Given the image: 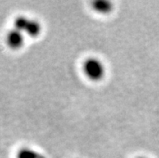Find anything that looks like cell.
<instances>
[{
    "instance_id": "obj_2",
    "label": "cell",
    "mask_w": 159,
    "mask_h": 158,
    "mask_svg": "<svg viewBox=\"0 0 159 158\" xmlns=\"http://www.w3.org/2000/svg\"><path fill=\"white\" fill-rule=\"evenodd\" d=\"M24 36L22 32L13 29L11 32H8L7 36V42L9 47L13 49H18L21 48L24 44Z\"/></svg>"
},
{
    "instance_id": "obj_7",
    "label": "cell",
    "mask_w": 159,
    "mask_h": 158,
    "mask_svg": "<svg viewBox=\"0 0 159 158\" xmlns=\"http://www.w3.org/2000/svg\"><path fill=\"white\" fill-rule=\"evenodd\" d=\"M139 158H145V157H139Z\"/></svg>"
},
{
    "instance_id": "obj_6",
    "label": "cell",
    "mask_w": 159,
    "mask_h": 158,
    "mask_svg": "<svg viewBox=\"0 0 159 158\" xmlns=\"http://www.w3.org/2000/svg\"><path fill=\"white\" fill-rule=\"evenodd\" d=\"M29 20L28 18L24 17V16H19L15 20L14 26L15 29L20 31V32H25L28 24L29 23Z\"/></svg>"
},
{
    "instance_id": "obj_3",
    "label": "cell",
    "mask_w": 159,
    "mask_h": 158,
    "mask_svg": "<svg viewBox=\"0 0 159 158\" xmlns=\"http://www.w3.org/2000/svg\"><path fill=\"white\" fill-rule=\"evenodd\" d=\"M92 7L97 12L102 14H107L112 10V4L110 1L107 0H97L92 3Z\"/></svg>"
},
{
    "instance_id": "obj_1",
    "label": "cell",
    "mask_w": 159,
    "mask_h": 158,
    "mask_svg": "<svg viewBox=\"0 0 159 158\" xmlns=\"http://www.w3.org/2000/svg\"><path fill=\"white\" fill-rule=\"evenodd\" d=\"M83 70L91 80L99 81L104 75V66L103 63L96 58H89L83 64Z\"/></svg>"
},
{
    "instance_id": "obj_5",
    "label": "cell",
    "mask_w": 159,
    "mask_h": 158,
    "mask_svg": "<svg viewBox=\"0 0 159 158\" xmlns=\"http://www.w3.org/2000/svg\"><path fill=\"white\" fill-rule=\"evenodd\" d=\"M17 158H46L43 154L30 148H22L17 153Z\"/></svg>"
},
{
    "instance_id": "obj_4",
    "label": "cell",
    "mask_w": 159,
    "mask_h": 158,
    "mask_svg": "<svg viewBox=\"0 0 159 158\" xmlns=\"http://www.w3.org/2000/svg\"><path fill=\"white\" fill-rule=\"evenodd\" d=\"M40 31H41V26L39 24V22L33 20H29L28 27L25 30L27 34L29 35L30 36H32V37H35V36H37L40 34Z\"/></svg>"
}]
</instances>
